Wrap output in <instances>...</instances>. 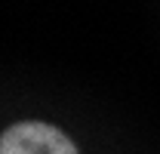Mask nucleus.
<instances>
[{
    "label": "nucleus",
    "mask_w": 160,
    "mask_h": 154,
    "mask_svg": "<svg viewBox=\"0 0 160 154\" xmlns=\"http://www.w3.org/2000/svg\"><path fill=\"white\" fill-rule=\"evenodd\" d=\"M0 154H77V148L62 130L28 120L0 136Z\"/></svg>",
    "instance_id": "nucleus-1"
}]
</instances>
